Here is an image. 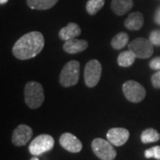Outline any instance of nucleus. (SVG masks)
Here are the masks:
<instances>
[{
    "label": "nucleus",
    "instance_id": "obj_1",
    "mask_svg": "<svg viewBox=\"0 0 160 160\" xmlns=\"http://www.w3.org/2000/svg\"><path fill=\"white\" fill-rule=\"evenodd\" d=\"M45 46V38L39 31L23 35L15 42L12 53L19 60H29L39 54Z\"/></svg>",
    "mask_w": 160,
    "mask_h": 160
},
{
    "label": "nucleus",
    "instance_id": "obj_2",
    "mask_svg": "<svg viewBox=\"0 0 160 160\" xmlns=\"http://www.w3.org/2000/svg\"><path fill=\"white\" fill-rule=\"evenodd\" d=\"M25 102L30 109H38L45 102V93L41 84L36 81L27 83L24 88Z\"/></svg>",
    "mask_w": 160,
    "mask_h": 160
},
{
    "label": "nucleus",
    "instance_id": "obj_3",
    "mask_svg": "<svg viewBox=\"0 0 160 160\" xmlns=\"http://www.w3.org/2000/svg\"><path fill=\"white\" fill-rule=\"evenodd\" d=\"M80 64L78 61H70L65 64L60 74V84L63 87H70L78 84L79 79Z\"/></svg>",
    "mask_w": 160,
    "mask_h": 160
},
{
    "label": "nucleus",
    "instance_id": "obj_4",
    "mask_svg": "<svg viewBox=\"0 0 160 160\" xmlns=\"http://www.w3.org/2000/svg\"><path fill=\"white\" fill-rule=\"evenodd\" d=\"M92 149L95 156L102 160H114L117 151L109 141L96 138L92 142Z\"/></svg>",
    "mask_w": 160,
    "mask_h": 160
},
{
    "label": "nucleus",
    "instance_id": "obj_5",
    "mask_svg": "<svg viewBox=\"0 0 160 160\" xmlns=\"http://www.w3.org/2000/svg\"><path fill=\"white\" fill-rule=\"evenodd\" d=\"M54 146V140L49 134H40L32 140L29 147L30 154L40 156L47 151H50Z\"/></svg>",
    "mask_w": 160,
    "mask_h": 160
},
{
    "label": "nucleus",
    "instance_id": "obj_6",
    "mask_svg": "<svg viewBox=\"0 0 160 160\" xmlns=\"http://www.w3.org/2000/svg\"><path fill=\"white\" fill-rule=\"evenodd\" d=\"M125 97L131 102H141L146 96V90L142 85L133 80H128L122 87Z\"/></svg>",
    "mask_w": 160,
    "mask_h": 160
},
{
    "label": "nucleus",
    "instance_id": "obj_7",
    "mask_svg": "<svg viewBox=\"0 0 160 160\" xmlns=\"http://www.w3.org/2000/svg\"><path fill=\"white\" fill-rule=\"evenodd\" d=\"M153 44L149 39H146L144 38H139L132 40L128 45L129 50L132 51L136 58L139 59H148L153 54Z\"/></svg>",
    "mask_w": 160,
    "mask_h": 160
},
{
    "label": "nucleus",
    "instance_id": "obj_8",
    "mask_svg": "<svg viewBox=\"0 0 160 160\" xmlns=\"http://www.w3.org/2000/svg\"><path fill=\"white\" fill-rule=\"evenodd\" d=\"M102 64L97 60H91L86 63L84 71L85 83L88 87H94L100 81L102 76Z\"/></svg>",
    "mask_w": 160,
    "mask_h": 160
},
{
    "label": "nucleus",
    "instance_id": "obj_9",
    "mask_svg": "<svg viewBox=\"0 0 160 160\" xmlns=\"http://www.w3.org/2000/svg\"><path fill=\"white\" fill-rule=\"evenodd\" d=\"M32 134L33 131L29 126L20 125L14 129L12 132V142L17 147L24 146L25 144L29 142V140L32 137Z\"/></svg>",
    "mask_w": 160,
    "mask_h": 160
},
{
    "label": "nucleus",
    "instance_id": "obj_10",
    "mask_svg": "<svg viewBox=\"0 0 160 160\" xmlns=\"http://www.w3.org/2000/svg\"><path fill=\"white\" fill-rule=\"evenodd\" d=\"M130 136V132L126 128L115 127L111 128L107 132V139L112 145L120 147L124 145L128 141Z\"/></svg>",
    "mask_w": 160,
    "mask_h": 160
},
{
    "label": "nucleus",
    "instance_id": "obj_11",
    "mask_svg": "<svg viewBox=\"0 0 160 160\" xmlns=\"http://www.w3.org/2000/svg\"><path fill=\"white\" fill-rule=\"evenodd\" d=\"M60 144L63 149L71 153H78L83 148L82 142L70 132H65L62 134L60 137Z\"/></svg>",
    "mask_w": 160,
    "mask_h": 160
},
{
    "label": "nucleus",
    "instance_id": "obj_12",
    "mask_svg": "<svg viewBox=\"0 0 160 160\" xmlns=\"http://www.w3.org/2000/svg\"><path fill=\"white\" fill-rule=\"evenodd\" d=\"M87 46H88V42L86 40L71 38V39L65 41L63 45V50L68 53L75 54V53L86 50Z\"/></svg>",
    "mask_w": 160,
    "mask_h": 160
},
{
    "label": "nucleus",
    "instance_id": "obj_13",
    "mask_svg": "<svg viewBox=\"0 0 160 160\" xmlns=\"http://www.w3.org/2000/svg\"><path fill=\"white\" fill-rule=\"evenodd\" d=\"M80 34H81V29L77 23L69 22L66 27H64L60 30L59 37L62 40L67 41L71 38H75Z\"/></svg>",
    "mask_w": 160,
    "mask_h": 160
},
{
    "label": "nucleus",
    "instance_id": "obj_14",
    "mask_svg": "<svg viewBox=\"0 0 160 160\" xmlns=\"http://www.w3.org/2000/svg\"><path fill=\"white\" fill-rule=\"evenodd\" d=\"M133 6L132 0H112L110 7L117 15H124Z\"/></svg>",
    "mask_w": 160,
    "mask_h": 160
},
{
    "label": "nucleus",
    "instance_id": "obj_15",
    "mask_svg": "<svg viewBox=\"0 0 160 160\" xmlns=\"http://www.w3.org/2000/svg\"><path fill=\"white\" fill-rule=\"evenodd\" d=\"M144 18L142 12H134L127 17L125 21V26L131 30H139L143 26Z\"/></svg>",
    "mask_w": 160,
    "mask_h": 160
},
{
    "label": "nucleus",
    "instance_id": "obj_16",
    "mask_svg": "<svg viewBox=\"0 0 160 160\" xmlns=\"http://www.w3.org/2000/svg\"><path fill=\"white\" fill-rule=\"evenodd\" d=\"M59 0H27V5L34 10H48L57 4Z\"/></svg>",
    "mask_w": 160,
    "mask_h": 160
},
{
    "label": "nucleus",
    "instance_id": "obj_17",
    "mask_svg": "<svg viewBox=\"0 0 160 160\" xmlns=\"http://www.w3.org/2000/svg\"><path fill=\"white\" fill-rule=\"evenodd\" d=\"M136 59L135 54L130 50L120 52L118 57V63L121 67H130Z\"/></svg>",
    "mask_w": 160,
    "mask_h": 160
},
{
    "label": "nucleus",
    "instance_id": "obj_18",
    "mask_svg": "<svg viewBox=\"0 0 160 160\" xmlns=\"http://www.w3.org/2000/svg\"><path fill=\"white\" fill-rule=\"evenodd\" d=\"M160 133L154 128H148L142 132L141 140L143 143L156 142L159 141Z\"/></svg>",
    "mask_w": 160,
    "mask_h": 160
},
{
    "label": "nucleus",
    "instance_id": "obj_19",
    "mask_svg": "<svg viewBox=\"0 0 160 160\" xmlns=\"http://www.w3.org/2000/svg\"><path fill=\"white\" fill-rule=\"evenodd\" d=\"M128 40H129V36L126 34V32H120L112 38L111 46L114 49L119 50V49L124 48L128 44Z\"/></svg>",
    "mask_w": 160,
    "mask_h": 160
},
{
    "label": "nucleus",
    "instance_id": "obj_20",
    "mask_svg": "<svg viewBox=\"0 0 160 160\" xmlns=\"http://www.w3.org/2000/svg\"><path fill=\"white\" fill-rule=\"evenodd\" d=\"M105 4V0H88L86 3V11L89 14L94 15L100 11Z\"/></svg>",
    "mask_w": 160,
    "mask_h": 160
},
{
    "label": "nucleus",
    "instance_id": "obj_21",
    "mask_svg": "<svg viewBox=\"0 0 160 160\" xmlns=\"http://www.w3.org/2000/svg\"><path fill=\"white\" fill-rule=\"evenodd\" d=\"M144 156L146 158H156L160 160V146H154L150 149L145 150Z\"/></svg>",
    "mask_w": 160,
    "mask_h": 160
},
{
    "label": "nucleus",
    "instance_id": "obj_22",
    "mask_svg": "<svg viewBox=\"0 0 160 160\" xmlns=\"http://www.w3.org/2000/svg\"><path fill=\"white\" fill-rule=\"evenodd\" d=\"M149 39L154 46H160V29L153 30L149 35Z\"/></svg>",
    "mask_w": 160,
    "mask_h": 160
},
{
    "label": "nucleus",
    "instance_id": "obj_23",
    "mask_svg": "<svg viewBox=\"0 0 160 160\" xmlns=\"http://www.w3.org/2000/svg\"><path fill=\"white\" fill-rule=\"evenodd\" d=\"M151 83L152 86H154L155 88L159 89L160 88V70L158 72H156L152 77H151Z\"/></svg>",
    "mask_w": 160,
    "mask_h": 160
},
{
    "label": "nucleus",
    "instance_id": "obj_24",
    "mask_svg": "<svg viewBox=\"0 0 160 160\" xmlns=\"http://www.w3.org/2000/svg\"><path fill=\"white\" fill-rule=\"evenodd\" d=\"M149 67L155 70H160V57H156L151 60L149 62Z\"/></svg>",
    "mask_w": 160,
    "mask_h": 160
},
{
    "label": "nucleus",
    "instance_id": "obj_25",
    "mask_svg": "<svg viewBox=\"0 0 160 160\" xmlns=\"http://www.w3.org/2000/svg\"><path fill=\"white\" fill-rule=\"evenodd\" d=\"M154 21L156 22V23L160 24V7H158V10H157L156 12H155Z\"/></svg>",
    "mask_w": 160,
    "mask_h": 160
},
{
    "label": "nucleus",
    "instance_id": "obj_26",
    "mask_svg": "<svg viewBox=\"0 0 160 160\" xmlns=\"http://www.w3.org/2000/svg\"><path fill=\"white\" fill-rule=\"evenodd\" d=\"M7 1H8V0H0V4H1V5H4V4L7 3Z\"/></svg>",
    "mask_w": 160,
    "mask_h": 160
},
{
    "label": "nucleus",
    "instance_id": "obj_27",
    "mask_svg": "<svg viewBox=\"0 0 160 160\" xmlns=\"http://www.w3.org/2000/svg\"><path fill=\"white\" fill-rule=\"evenodd\" d=\"M29 160H39V159H38V158H37L36 156H34V157H33L32 158H30Z\"/></svg>",
    "mask_w": 160,
    "mask_h": 160
}]
</instances>
